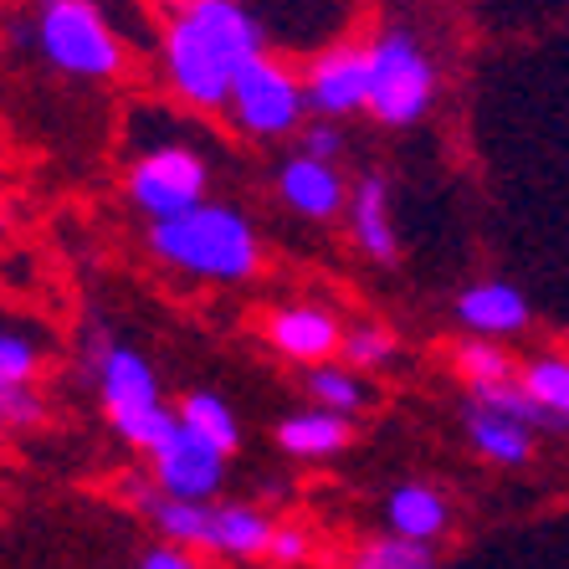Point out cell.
<instances>
[{
    "label": "cell",
    "instance_id": "cell-1",
    "mask_svg": "<svg viewBox=\"0 0 569 569\" xmlns=\"http://www.w3.org/2000/svg\"><path fill=\"white\" fill-rule=\"evenodd\" d=\"M159 52H164L170 93L216 113L231 98L241 67L267 52V37L241 0H174Z\"/></svg>",
    "mask_w": 569,
    "mask_h": 569
},
{
    "label": "cell",
    "instance_id": "cell-2",
    "mask_svg": "<svg viewBox=\"0 0 569 569\" xmlns=\"http://www.w3.org/2000/svg\"><path fill=\"white\" fill-rule=\"evenodd\" d=\"M149 252L200 282H247L262 267L257 226L231 206H216V200H200L196 211L154 221L149 226Z\"/></svg>",
    "mask_w": 569,
    "mask_h": 569
},
{
    "label": "cell",
    "instance_id": "cell-3",
    "mask_svg": "<svg viewBox=\"0 0 569 569\" xmlns=\"http://www.w3.org/2000/svg\"><path fill=\"white\" fill-rule=\"evenodd\" d=\"M98 396H103L108 426H113L133 451H144V457H154V451L180 431V411H170L164 396H159L154 365L129 345L98 349Z\"/></svg>",
    "mask_w": 569,
    "mask_h": 569
},
{
    "label": "cell",
    "instance_id": "cell-4",
    "mask_svg": "<svg viewBox=\"0 0 569 569\" xmlns=\"http://www.w3.org/2000/svg\"><path fill=\"white\" fill-rule=\"evenodd\" d=\"M41 57L78 82H113L129 62L123 37L108 27L98 0H41L37 11Z\"/></svg>",
    "mask_w": 569,
    "mask_h": 569
},
{
    "label": "cell",
    "instance_id": "cell-5",
    "mask_svg": "<svg viewBox=\"0 0 569 569\" xmlns=\"http://www.w3.org/2000/svg\"><path fill=\"white\" fill-rule=\"evenodd\" d=\"M437 103V62L411 31H380L370 41V119L380 129H416Z\"/></svg>",
    "mask_w": 569,
    "mask_h": 569
},
{
    "label": "cell",
    "instance_id": "cell-6",
    "mask_svg": "<svg viewBox=\"0 0 569 569\" xmlns=\"http://www.w3.org/2000/svg\"><path fill=\"white\" fill-rule=\"evenodd\" d=\"M226 113L241 133L252 139H288V133L303 129V119L313 113L308 108V88L303 72H292L278 57H252V62L237 72L231 82V98H226Z\"/></svg>",
    "mask_w": 569,
    "mask_h": 569
},
{
    "label": "cell",
    "instance_id": "cell-7",
    "mask_svg": "<svg viewBox=\"0 0 569 569\" xmlns=\"http://www.w3.org/2000/svg\"><path fill=\"white\" fill-rule=\"evenodd\" d=\"M123 190H129L133 211L149 216V226L170 221V216H186L206 200V190H211V164L190 144H154L129 164Z\"/></svg>",
    "mask_w": 569,
    "mask_h": 569
},
{
    "label": "cell",
    "instance_id": "cell-8",
    "mask_svg": "<svg viewBox=\"0 0 569 569\" xmlns=\"http://www.w3.org/2000/svg\"><path fill=\"white\" fill-rule=\"evenodd\" d=\"M308 108L318 119H355L370 113V41H333L303 67Z\"/></svg>",
    "mask_w": 569,
    "mask_h": 569
},
{
    "label": "cell",
    "instance_id": "cell-9",
    "mask_svg": "<svg viewBox=\"0 0 569 569\" xmlns=\"http://www.w3.org/2000/svg\"><path fill=\"white\" fill-rule=\"evenodd\" d=\"M149 472H154V488L170 492V498H186V503H211L226 482V457L200 441L196 431H174L164 447L149 457Z\"/></svg>",
    "mask_w": 569,
    "mask_h": 569
},
{
    "label": "cell",
    "instance_id": "cell-10",
    "mask_svg": "<svg viewBox=\"0 0 569 569\" xmlns=\"http://www.w3.org/2000/svg\"><path fill=\"white\" fill-rule=\"evenodd\" d=\"M267 345L278 349L282 359H298V365H329L339 349H345V329L329 308L313 303H292L267 313Z\"/></svg>",
    "mask_w": 569,
    "mask_h": 569
},
{
    "label": "cell",
    "instance_id": "cell-11",
    "mask_svg": "<svg viewBox=\"0 0 569 569\" xmlns=\"http://www.w3.org/2000/svg\"><path fill=\"white\" fill-rule=\"evenodd\" d=\"M278 196L292 216H303V221H333V216H345L349 206V186L339 164H323L313 154H288L278 170Z\"/></svg>",
    "mask_w": 569,
    "mask_h": 569
},
{
    "label": "cell",
    "instance_id": "cell-12",
    "mask_svg": "<svg viewBox=\"0 0 569 569\" xmlns=\"http://www.w3.org/2000/svg\"><path fill=\"white\" fill-rule=\"evenodd\" d=\"M349 237H355V252H365L370 262H396L400 257V231L396 216H390V186L385 174H359L349 186Z\"/></svg>",
    "mask_w": 569,
    "mask_h": 569
},
{
    "label": "cell",
    "instance_id": "cell-13",
    "mask_svg": "<svg viewBox=\"0 0 569 569\" xmlns=\"http://www.w3.org/2000/svg\"><path fill=\"white\" fill-rule=\"evenodd\" d=\"M457 323L477 339H508V333H523L529 329V298L513 288V282H472L462 288L457 298Z\"/></svg>",
    "mask_w": 569,
    "mask_h": 569
},
{
    "label": "cell",
    "instance_id": "cell-14",
    "mask_svg": "<svg viewBox=\"0 0 569 569\" xmlns=\"http://www.w3.org/2000/svg\"><path fill=\"white\" fill-rule=\"evenodd\" d=\"M355 441V416H339V411H298L288 421H278V447L298 462H329L339 451Z\"/></svg>",
    "mask_w": 569,
    "mask_h": 569
},
{
    "label": "cell",
    "instance_id": "cell-15",
    "mask_svg": "<svg viewBox=\"0 0 569 569\" xmlns=\"http://www.w3.org/2000/svg\"><path fill=\"white\" fill-rule=\"evenodd\" d=\"M462 426H467L472 451L492 467H523L533 457V426L513 421V416H503V411H488V406H472V400H467Z\"/></svg>",
    "mask_w": 569,
    "mask_h": 569
},
{
    "label": "cell",
    "instance_id": "cell-16",
    "mask_svg": "<svg viewBox=\"0 0 569 569\" xmlns=\"http://www.w3.org/2000/svg\"><path fill=\"white\" fill-rule=\"evenodd\" d=\"M385 523L396 539H411V543H431L447 533L451 523V508L431 482H400L390 498H385Z\"/></svg>",
    "mask_w": 569,
    "mask_h": 569
},
{
    "label": "cell",
    "instance_id": "cell-17",
    "mask_svg": "<svg viewBox=\"0 0 569 569\" xmlns=\"http://www.w3.org/2000/svg\"><path fill=\"white\" fill-rule=\"evenodd\" d=\"M272 518L252 503H216L211 508V555L221 559H267V543H272Z\"/></svg>",
    "mask_w": 569,
    "mask_h": 569
},
{
    "label": "cell",
    "instance_id": "cell-18",
    "mask_svg": "<svg viewBox=\"0 0 569 569\" xmlns=\"http://www.w3.org/2000/svg\"><path fill=\"white\" fill-rule=\"evenodd\" d=\"M180 426H186V431H196L200 441H211L221 457L241 451V421H237V411H231L221 396H211V390H190V396L180 400Z\"/></svg>",
    "mask_w": 569,
    "mask_h": 569
},
{
    "label": "cell",
    "instance_id": "cell-19",
    "mask_svg": "<svg viewBox=\"0 0 569 569\" xmlns=\"http://www.w3.org/2000/svg\"><path fill=\"white\" fill-rule=\"evenodd\" d=\"M451 370L467 380V390H482V385H503V380H518V365L498 339H477L467 333L462 345H451Z\"/></svg>",
    "mask_w": 569,
    "mask_h": 569
},
{
    "label": "cell",
    "instance_id": "cell-20",
    "mask_svg": "<svg viewBox=\"0 0 569 569\" xmlns=\"http://www.w3.org/2000/svg\"><path fill=\"white\" fill-rule=\"evenodd\" d=\"M518 380H523V390H529L543 411H549V421L569 426V355L529 359V365L518 370Z\"/></svg>",
    "mask_w": 569,
    "mask_h": 569
},
{
    "label": "cell",
    "instance_id": "cell-21",
    "mask_svg": "<svg viewBox=\"0 0 569 569\" xmlns=\"http://www.w3.org/2000/svg\"><path fill=\"white\" fill-rule=\"evenodd\" d=\"M308 396H313V406H323V411L359 416L370 406V385L359 380L349 365H318V370H308Z\"/></svg>",
    "mask_w": 569,
    "mask_h": 569
},
{
    "label": "cell",
    "instance_id": "cell-22",
    "mask_svg": "<svg viewBox=\"0 0 569 569\" xmlns=\"http://www.w3.org/2000/svg\"><path fill=\"white\" fill-rule=\"evenodd\" d=\"M349 569H441V565H437V555H431V543H411V539L385 533V539L365 543Z\"/></svg>",
    "mask_w": 569,
    "mask_h": 569
},
{
    "label": "cell",
    "instance_id": "cell-23",
    "mask_svg": "<svg viewBox=\"0 0 569 569\" xmlns=\"http://www.w3.org/2000/svg\"><path fill=\"white\" fill-rule=\"evenodd\" d=\"M339 355L349 359V370H385V365H396L400 345L385 323H359V329L345 333V349H339Z\"/></svg>",
    "mask_w": 569,
    "mask_h": 569
},
{
    "label": "cell",
    "instance_id": "cell-24",
    "mask_svg": "<svg viewBox=\"0 0 569 569\" xmlns=\"http://www.w3.org/2000/svg\"><path fill=\"white\" fill-rule=\"evenodd\" d=\"M41 370V349L31 345L27 333L0 329V390H16V385H31Z\"/></svg>",
    "mask_w": 569,
    "mask_h": 569
},
{
    "label": "cell",
    "instance_id": "cell-25",
    "mask_svg": "<svg viewBox=\"0 0 569 569\" xmlns=\"http://www.w3.org/2000/svg\"><path fill=\"white\" fill-rule=\"evenodd\" d=\"M298 154H313V159H323V164H339V154H345V129H339L333 119L303 123V129H298Z\"/></svg>",
    "mask_w": 569,
    "mask_h": 569
},
{
    "label": "cell",
    "instance_id": "cell-26",
    "mask_svg": "<svg viewBox=\"0 0 569 569\" xmlns=\"http://www.w3.org/2000/svg\"><path fill=\"white\" fill-rule=\"evenodd\" d=\"M308 549H313L308 529H298V523H278V529H272V543H267V559H272V565H303Z\"/></svg>",
    "mask_w": 569,
    "mask_h": 569
},
{
    "label": "cell",
    "instance_id": "cell-27",
    "mask_svg": "<svg viewBox=\"0 0 569 569\" xmlns=\"http://www.w3.org/2000/svg\"><path fill=\"white\" fill-rule=\"evenodd\" d=\"M139 569H200V559L190 555V549H180V543H154V549L139 559Z\"/></svg>",
    "mask_w": 569,
    "mask_h": 569
},
{
    "label": "cell",
    "instance_id": "cell-28",
    "mask_svg": "<svg viewBox=\"0 0 569 569\" xmlns=\"http://www.w3.org/2000/svg\"><path fill=\"white\" fill-rule=\"evenodd\" d=\"M11 431V416H6V390H0V437Z\"/></svg>",
    "mask_w": 569,
    "mask_h": 569
},
{
    "label": "cell",
    "instance_id": "cell-29",
    "mask_svg": "<svg viewBox=\"0 0 569 569\" xmlns=\"http://www.w3.org/2000/svg\"><path fill=\"white\" fill-rule=\"evenodd\" d=\"M0 237H6V211H0Z\"/></svg>",
    "mask_w": 569,
    "mask_h": 569
}]
</instances>
